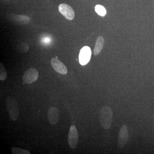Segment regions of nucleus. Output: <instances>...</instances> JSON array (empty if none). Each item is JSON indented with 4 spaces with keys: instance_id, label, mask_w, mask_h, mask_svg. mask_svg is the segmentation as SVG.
<instances>
[{
    "instance_id": "obj_11",
    "label": "nucleus",
    "mask_w": 154,
    "mask_h": 154,
    "mask_svg": "<svg viewBox=\"0 0 154 154\" xmlns=\"http://www.w3.org/2000/svg\"><path fill=\"white\" fill-rule=\"evenodd\" d=\"M104 39L102 36H99L96 41V45L94 51V55H98L102 51L104 45Z\"/></svg>"
},
{
    "instance_id": "obj_13",
    "label": "nucleus",
    "mask_w": 154,
    "mask_h": 154,
    "mask_svg": "<svg viewBox=\"0 0 154 154\" xmlns=\"http://www.w3.org/2000/svg\"><path fill=\"white\" fill-rule=\"evenodd\" d=\"M11 152L13 154H30V153L27 150L18 147H12Z\"/></svg>"
},
{
    "instance_id": "obj_6",
    "label": "nucleus",
    "mask_w": 154,
    "mask_h": 154,
    "mask_svg": "<svg viewBox=\"0 0 154 154\" xmlns=\"http://www.w3.org/2000/svg\"><path fill=\"white\" fill-rule=\"evenodd\" d=\"M9 21L17 25H25L30 22V18L27 15L10 14L7 17Z\"/></svg>"
},
{
    "instance_id": "obj_10",
    "label": "nucleus",
    "mask_w": 154,
    "mask_h": 154,
    "mask_svg": "<svg viewBox=\"0 0 154 154\" xmlns=\"http://www.w3.org/2000/svg\"><path fill=\"white\" fill-rule=\"evenodd\" d=\"M59 111L57 107H51L49 108L48 111L47 117L51 124H56L59 121Z\"/></svg>"
},
{
    "instance_id": "obj_14",
    "label": "nucleus",
    "mask_w": 154,
    "mask_h": 154,
    "mask_svg": "<svg viewBox=\"0 0 154 154\" xmlns=\"http://www.w3.org/2000/svg\"><path fill=\"white\" fill-rule=\"evenodd\" d=\"M7 77V73L3 64L0 63V80L2 81L6 79Z\"/></svg>"
},
{
    "instance_id": "obj_5",
    "label": "nucleus",
    "mask_w": 154,
    "mask_h": 154,
    "mask_svg": "<svg viewBox=\"0 0 154 154\" xmlns=\"http://www.w3.org/2000/svg\"><path fill=\"white\" fill-rule=\"evenodd\" d=\"M38 77V72L36 69L31 68L26 71L22 76V80L26 84H31L36 82Z\"/></svg>"
},
{
    "instance_id": "obj_3",
    "label": "nucleus",
    "mask_w": 154,
    "mask_h": 154,
    "mask_svg": "<svg viewBox=\"0 0 154 154\" xmlns=\"http://www.w3.org/2000/svg\"><path fill=\"white\" fill-rule=\"evenodd\" d=\"M79 140V134L76 127L75 125H72L69 130L68 134V143L72 149H75Z\"/></svg>"
},
{
    "instance_id": "obj_1",
    "label": "nucleus",
    "mask_w": 154,
    "mask_h": 154,
    "mask_svg": "<svg viewBox=\"0 0 154 154\" xmlns=\"http://www.w3.org/2000/svg\"><path fill=\"white\" fill-rule=\"evenodd\" d=\"M112 109L108 106H104L99 111V119L100 125L103 128L110 129L113 120Z\"/></svg>"
},
{
    "instance_id": "obj_15",
    "label": "nucleus",
    "mask_w": 154,
    "mask_h": 154,
    "mask_svg": "<svg viewBox=\"0 0 154 154\" xmlns=\"http://www.w3.org/2000/svg\"><path fill=\"white\" fill-rule=\"evenodd\" d=\"M19 51L20 52L25 53L28 51L29 49V46L25 43H22L19 46Z\"/></svg>"
},
{
    "instance_id": "obj_2",
    "label": "nucleus",
    "mask_w": 154,
    "mask_h": 154,
    "mask_svg": "<svg viewBox=\"0 0 154 154\" xmlns=\"http://www.w3.org/2000/svg\"><path fill=\"white\" fill-rule=\"evenodd\" d=\"M6 106L10 118L13 121H16L19 115V107L17 100L12 97H8L6 100Z\"/></svg>"
},
{
    "instance_id": "obj_7",
    "label": "nucleus",
    "mask_w": 154,
    "mask_h": 154,
    "mask_svg": "<svg viewBox=\"0 0 154 154\" xmlns=\"http://www.w3.org/2000/svg\"><path fill=\"white\" fill-rule=\"evenodd\" d=\"M92 52L91 48L86 46L82 48L80 51L79 55L80 63L84 66L88 64L91 60Z\"/></svg>"
},
{
    "instance_id": "obj_16",
    "label": "nucleus",
    "mask_w": 154,
    "mask_h": 154,
    "mask_svg": "<svg viewBox=\"0 0 154 154\" xmlns=\"http://www.w3.org/2000/svg\"></svg>"
},
{
    "instance_id": "obj_12",
    "label": "nucleus",
    "mask_w": 154,
    "mask_h": 154,
    "mask_svg": "<svg viewBox=\"0 0 154 154\" xmlns=\"http://www.w3.org/2000/svg\"><path fill=\"white\" fill-rule=\"evenodd\" d=\"M95 11L98 15L102 17H104L107 13L106 9L101 5H96L95 8Z\"/></svg>"
},
{
    "instance_id": "obj_9",
    "label": "nucleus",
    "mask_w": 154,
    "mask_h": 154,
    "mask_svg": "<svg viewBox=\"0 0 154 154\" xmlns=\"http://www.w3.org/2000/svg\"><path fill=\"white\" fill-rule=\"evenodd\" d=\"M51 63L54 69L58 73L62 75L67 73L68 70L66 66L63 63L59 60L57 57L52 58L51 61Z\"/></svg>"
},
{
    "instance_id": "obj_4",
    "label": "nucleus",
    "mask_w": 154,
    "mask_h": 154,
    "mask_svg": "<svg viewBox=\"0 0 154 154\" xmlns=\"http://www.w3.org/2000/svg\"><path fill=\"white\" fill-rule=\"evenodd\" d=\"M129 140V134L127 127L124 125L120 128L119 133L118 146L119 148H123Z\"/></svg>"
},
{
    "instance_id": "obj_8",
    "label": "nucleus",
    "mask_w": 154,
    "mask_h": 154,
    "mask_svg": "<svg viewBox=\"0 0 154 154\" xmlns=\"http://www.w3.org/2000/svg\"><path fill=\"white\" fill-rule=\"evenodd\" d=\"M59 11L66 19L72 20L74 19L75 14L72 8L66 4H61L59 6Z\"/></svg>"
}]
</instances>
